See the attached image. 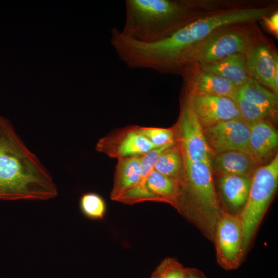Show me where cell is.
<instances>
[{
  "label": "cell",
  "mask_w": 278,
  "mask_h": 278,
  "mask_svg": "<svg viewBox=\"0 0 278 278\" xmlns=\"http://www.w3.org/2000/svg\"><path fill=\"white\" fill-rule=\"evenodd\" d=\"M274 10L272 7L241 8L196 18L159 41L136 42L132 50L134 61L140 69L179 74L180 61L193 45L219 29L263 19Z\"/></svg>",
  "instance_id": "cell-1"
},
{
  "label": "cell",
  "mask_w": 278,
  "mask_h": 278,
  "mask_svg": "<svg viewBox=\"0 0 278 278\" xmlns=\"http://www.w3.org/2000/svg\"><path fill=\"white\" fill-rule=\"evenodd\" d=\"M57 195L50 173L0 116V200H46Z\"/></svg>",
  "instance_id": "cell-2"
},
{
  "label": "cell",
  "mask_w": 278,
  "mask_h": 278,
  "mask_svg": "<svg viewBox=\"0 0 278 278\" xmlns=\"http://www.w3.org/2000/svg\"><path fill=\"white\" fill-rule=\"evenodd\" d=\"M125 20L120 30L143 43L159 41L196 19L195 2L185 0H126Z\"/></svg>",
  "instance_id": "cell-3"
},
{
  "label": "cell",
  "mask_w": 278,
  "mask_h": 278,
  "mask_svg": "<svg viewBox=\"0 0 278 278\" xmlns=\"http://www.w3.org/2000/svg\"><path fill=\"white\" fill-rule=\"evenodd\" d=\"M183 159V158H182ZM180 196L178 211L196 219L212 236L220 216L212 175V163L183 159L178 180Z\"/></svg>",
  "instance_id": "cell-4"
},
{
  "label": "cell",
  "mask_w": 278,
  "mask_h": 278,
  "mask_svg": "<svg viewBox=\"0 0 278 278\" xmlns=\"http://www.w3.org/2000/svg\"><path fill=\"white\" fill-rule=\"evenodd\" d=\"M250 44L249 36L242 30L230 27L219 29L184 53L179 62V74L213 64L232 54H245Z\"/></svg>",
  "instance_id": "cell-5"
},
{
  "label": "cell",
  "mask_w": 278,
  "mask_h": 278,
  "mask_svg": "<svg viewBox=\"0 0 278 278\" xmlns=\"http://www.w3.org/2000/svg\"><path fill=\"white\" fill-rule=\"evenodd\" d=\"M278 155L253 173L247 200L240 216L243 229L242 250L250 243L276 192Z\"/></svg>",
  "instance_id": "cell-6"
},
{
  "label": "cell",
  "mask_w": 278,
  "mask_h": 278,
  "mask_svg": "<svg viewBox=\"0 0 278 278\" xmlns=\"http://www.w3.org/2000/svg\"><path fill=\"white\" fill-rule=\"evenodd\" d=\"M172 128L183 159L211 163L213 154L207 144L203 127L192 109L183 98L178 119Z\"/></svg>",
  "instance_id": "cell-7"
},
{
  "label": "cell",
  "mask_w": 278,
  "mask_h": 278,
  "mask_svg": "<svg viewBox=\"0 0 278 278\" xmlns=\"http://www.w3.org/2000/svg\"><path fill=\"white\" fill-rule=\"evenodd\" d=\"M219 264L225 270L237 268L242 258L243 229L240 217L224 213L214 232Z\"/></svg>",
  "instance_id": "cell-8"
},
{
  "label": "cell",
  "mask_w": 278,
  "mask_h": 278,
  "mask_svg": "<svg viewBox=\"0 0 278 278\" xmlns=\"http://www.w3.org/2000/svg\"><path fill=\"white\" fill-rule=\"evenodd\" d=\"M157 148L138 130V126H126L100 138L96 150L117 160L143 156Z\"/></svg>",
  "instance_id": "cell-9"
},
{
  "label": "cell",
  "mask_w": 278,
  "mask_h": 278,
  "mask_svg": "<svg viewBox=\"0 0 278 278\" xmlns=\"http://www.w3.org/2000/svg\"><path fill=\"white\" fill-rule=\"evenodd\" d=\"M182 98L192 109L203 128L242 118L236 103L230 98L194 94L184 91Z\"/></svg>",
  "instance_id": "cell-10"
},
{
  "label": "cell",
  "mask_w": 278,
  "mask_h": 278,
  "mask_svg": "<svg viewBox=\"0 0 278 278\" xmlns=\"http://www.w3.org/2000/svg\"><path fill=\"white\" fill-rule=\"evenodd\" d=\"M207 144L213 154L239 150L250 152L249 126L242 118L221 122L203 128Z\"/></svg>",
  "instance_id": "cell-11"
},
{
  "label": "cell",
  "mask_w": 278,
  "mask_h": 278,
  "mask_svg": "<svg viewBox=\"0 0 278 278\" xmlns=\"http://www.w3.org/2000/svg\"><path fill=\"white\" fill-rule=\"evenodd\" d=\"M184 91L194 94L217 95L232 99L238 88L230 81L198 68L184 72Z\"/></svg>",
  "instance_id": "cell-12"
},
{
  "label": "cell",
  "mask_w": 278,
  "mask_h": 278,
  "mask_svg": "<svg viewBox=\"0 0 278 278\" xmlns=\"http://www.w3.org/2000/svg\"><path fill=\"white\" fill-rule=\"evenodd\" d=\"M246 65L250 78L272 90L276 96L278 92L274 83L273 51L265 44H251L245 54Z\"/></svg>",
  "instance_id": "cell-13"
},
{
  "label": "cell",
  "mask_w": 278,
  "mask_h": 278,
  "mask_svg": "<svg viewBox=\"0 0 278 278\" xmlns=\"http://www.w3.org/2000/svg\"><path fill=\"white\" fill-rule=\"evenodd\" d=\"M250 128L249 149L258 162L272 154L278 145V134L274 127L265 119L248 123Z\"/></svg>",
  "instance_id": "cell-14"
},
{
  "label": "cell",
  "mask_w": 278,
  "mask_h": 278,
  "mask_svg": "<svg viewBox=\"0 0 278 278\" xmlns=\"http://www.w3.org/2000/svg\"><path fill=\"white\" fill-rule=\"evenodd\" d=\"M211 163L222 175L248 176L259 162L249 152L234 150L215 154Z\"/></svg>",
  "instance_id": "cell-15"
},
{
  "label": "cell",
  "mask_w": 278,
  "mask_h": 278,
  "mask_svg": "<svg viewBox=\"0 0 278 278\" xmlns=\"http://www.w3.org/2000/svg\"><path fill=\"white\" fill-rule=\"evenodd\" d=\"M142 157H128L117 160L114 174L113 184L110 193L112 200L117 201L121 196L140 181Z\"/></svg>",
  "instance_id": "cell-16"
},
{
  "label": "cell",
  "mask_w": 278,
  "mask_h": 278,
  "mask_svg": "<svg viewBox=\"0 0 278 278\" xmlns=\"http://www.w3.org/2000/svg\"><path fill=\"white\" fill-rule=\"evenodd\" d=\"M198 69L221 77L239 88L250 78L247 71L245 54L229 55L213 64Z\"/></svg>",
  "instance_id": "cell-17"
},
{
  "label": "cell",
  "mask_w": 278,
  "mask_h": 278,
  "mask_svg": "<svg viewBox=\"0 0 278 278\" xmlns=\"http://www.w3.org/2000/svg\"><path fill=\"white\" fill-rule=\"evenodd\" d=\"M146 186L159 202L168 203L178 210L180 191L177 180L164 176L153 168L146 179Z\"/></svg>",
  "instance_id": "cell-18"
},
{
  "label": "cell",
  "mask_w": 278,
  "mask_h": 278,
  "mask_svg": "<svg viewBox=\"0 0 278 278\" xmlns=\"http://www.w3.org/2000/svg\"><path fill=\"white\" fill-rule=\"evenodd\" d=\"M251 179L247 176L222 175L219 180L221 194L233 208L243 207L249 195Z\"/></svg>",
  "instance_id": "cell-19"
},
{
  "label": "cell",
  "mask_w": 278,
  "mask_h": 278,
  "mask_svg": "<svg viewBox=\"0 0 278 278\" xmlns=\"http://www.w3.org/2000/svg\"><path fill=\"white\" fill-rule=\"evenodd\" d=\"M237 94L250 103L277 113V96L251 78L238 88Z\"/></svg>",
  "instance_id": "cell-20"
},
{
  "label": "cell",
  "mask_w": 278,
  "mask_h": 278,
  "mask_svg": "<svg viewBox=\"0 0 278 278\" xmlns=\"http://www.w3.org/2000/svg\"><path fill=\"white\" fill-rule=\"evenodd\" d=\"M153 168L178 182L183 168V159L179 145L176 141L161 153Z\"/></svg>",
  "instance_id": "cell-21"
},
{
  "label": "cell",
  "mask_w": 278,
  "mask_h": 278,
  "mask_svg": "<svg viewBox=\"0 0 278 278\" xmlns=\"http://www.w3.org/2000/svg\"><path fill=\"white\" fill-rule=\"evenodd\" d=\"M79 206L81 213L92 220H101L106 212V204L103 198L99 194L89 192L80 197Z\"/></svg>",
  "instance_id": "cell-22"
},
{
  "label": "cell",
  "mask_w": 278,
  "mask_h": 278,
  "mask_svg": "<svg viewBox=\"0 0 278 278\" xmlns=\"http://www.w3.org/2000/svg\"><path fill=\"white\" fill-rule=\"evenodd\" d=\"M237 104L241 118L246 123H250L275 116L277 113L269 109L253 104L239 96L237 92L232 98Z\"/></svg>",
  "instance_id": "cell-23"
},
{
  "label": "cell",
  "mask_w": 278,
  "mask_h": 278,
  "mask_svg": "<svg viewBox=\"0 0 278 278\" xmlns=\"http://www.w3.org/2000/svg\"><path fill=\"white\" fill-rule=\"evenodd\" d=\"M188 269L176 259L166 258L155 268L150 278H186Z\"/></svg>",
  "instance_id": "cell-24"
},
{
  "label": "cell",
  "mask_w": 278,
  "mask_h": 278,
  "mask_svg": "<svg viewBox=\"0 0 278 278\" xmlns=\"http://www.w3.org/2000/svg\"><path fill=\"white\" fill-rule=\"evenodd\" d=\"M138 130L156 148L175 142L173 128H163L138 126Z\"/></svg>",
  "instance_id": "cell-25"
},
{
  "label": "cell",
  "mask_w": 278,
  "mask_h": 278,
  "mask_svg": "<svg viewBox=\"0 0 278 278\" xmlns=\"http://www.w3.org/2000/svg\"><path fill=\"white\" fill-rule=\"evenodd\" d=\"M268 30L274 34H278V12L274 11L270 15L263 19Z\"/></svg>",
  "instance_id": "cell-26"
},
{
  "label": "cell",
  "mask_w": 278,
  "mask_h": 278,
  "mask_svg": "<svg viewBox=\"0 0 278 278\" xmlns=\"http://www.w3.org/2000/svg\"><path fill=\"white\" fill-rule=\"evenodd\" d=\"M186 278H206L202 272L195 268H188Z\"/></svg>",
  "instance_id": "cell-27"
},
{
  "label": "cell",
  "mask_w": 278,
  "mask_h": 278,
  "mask_svg": "<svg viewBox=\"0 0 278 278\" xmlns=\"http://www.w3.org/2000/svg\"><path fill=\"white\" fill-rule=\"evenodd\" d=\"M273 56L274 59V83L275 87L278 89V57L277 54L273 51Z\"/></svg>",
  "instance_id": "cell-28"
}]
</instances>
